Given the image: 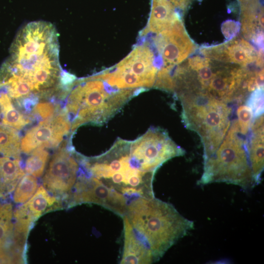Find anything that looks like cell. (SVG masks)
Wrapping results in <instances>:
<instances>
[{"instance_id":"obj_1","label":"cell","mask_w":264,"mask_h":264,"mask_svg":"<svg viewBox=\"0 0 264 264\" xmlns=\"http://www.w3.org/2000/svg\"><path fill=\"white\" fill-rule=\"evenodd\" d=\"M9 59L2 67L31 87L34 95L50 94L60 86L63 70L55 27L44 21L30 22L18 32Z\"/></svg>"},{"instance_id":"obj_2","label":"cell","mask_w":264,"mask_h":264,"mask_svg":"<svg viewBox=\"0 0 264 264\" xmlns=\"http://www.w3.org/2000/svg\"><path fill=\"white\" fill-rule=\"evenodd\" d=\"M125 216L148 244L155 262L194 227L172 204L154 196L130 199Z\"/></svg>"},{"instance_id":"obj_3","label":"cell","mask_w":264,"mask_h":264,"mask_svg":"<svg viewBox=\"0 0 264 264\" xmlns=\"http://www.w3.org/2000/svg\"><path fill=\"white\" fill-rule=\"evenodd\" d=\"M141 88L116 89L96 74L75 80L68 88L65 109L73 133L82 125H101L111 119Z\"/></svg>"},{"instance_id":"obj_4","label":"cell","mask_w":264,"mask_h":264,"mask_svg":"<svg viewBox=\"0 0 264 264\" xmlns=\"http://www.w3.org/2000/svg\"><path fill=\"white\" fill-rule=\"evenodd\" d=\"M182 106L181 117L188 129L196 132L203 147V160L218 149L231 124L232 109L199 88L176 94Z\"/></svg>"},{"instance_id":"obj_5","label":"cell","mask_w":264,"mask_h":264,"mask_svg":"<svg viewBox=\"0 0 264 264\" xmlns=\"http://www.w3.org/2000/svg\"><path fill=\"white\" fill-rule=\"evenodd\" d=\"M247 143V137L241 133L235 119L216 151L203 160V172L198 184L225 182L246 190L257 185L249 160Z\"/></svg>"},{"instance_id":"obj_6","label":"cell","mask_w":264,"mask_h":264,"mask_svg":"<svg viewBox=\"0 0 264 264\" xmlns=\"http://www.w3.org/2000/svg\"><path fill=\"white\" fill-rule=\"evenodd\" d=\"M128 150L132 163L146 173H155L167 161L185 154L165 130L153 127L135 140H128Z\"/></svg>"},{"instance_id":"obj_7","label":"cell","mask_w":264,"mask_h":264,"mask_svg":"<svg viewBox=\"0 0 264 264\" xmlns=\"http://www.w3.org/2000/svg\"><path fill=\"white\" fill-rule=\"evenodd\" d=\"M66 199L68 208L83 203H93L122 218L126 213L129 201L123 194L88 175L83 169Z\"/></svg>"},{"instance_id":"obj_8","label":"cell","mask_w":264,"mask_h":264,"mask_svg":"<svg viewBox=\"0 0 264 264\" xmlns=\"http://www.w3.org/2000/svg\"><path fill=\"white\" fill-rule=\"evenodd\" d=\"M66 141L53 154L43 178L44 188L53 196L67 198L81 172V155L68 148Z\"/></svg>"},{"instance_id":"obj_9","label":"cell","mask_w":264,"mask_h":264,"mask_svg":"<svg viewBox=\"0 0 264 264\" xmlns=\"http://www.w3.org/2000/svg\"><path fill=\"white\" fill-rule=\"evenodd\" d=\"M71 130V124L64 109H60L52 117L40 121L29 129L21 141V151L30 154L35 149L56 148Z\"/></svg>"},{"instance_id":"obj_10","label":"cell","mask_w":264,"mask_h":264,"mask_svg":"<svg viewBox=\"0 0 264 264\" xmlns=\"http://www.w3.org/2000/svg\"><path fill=\"white\" fill-rule=\"evenodd\" d=\"M154 43L163 59V66L170 69L181 63L196 49L180 18L169 27L157 33Z\"/></svg>"},{"instance_id":"obj_11","label":"cell","mask_w":264,"mask_h":264,"mask_svg":"<svg viewBox=\"0 0 264 264\" xmlns=\"http://www.w3.org/2000/svg\"><path fill=\"white\" fill-rule=\"evenodd\" d=\"M115 68L133 76L145 89L154 87L158 70L154 52L146 43L135 46Z\"/></svg>"},{"instance_id":"obj_12","label":"cell","mask_w":264,"mask_h":264,"mask_svg":"<svg viewBox=\"0 0 264 264\" xmlns=\"http://www.w3.org/2000/svg\"><path fill=\"white\" fill-rule=\"evenodd\" d=\"M200 51L206 58L242 66L254 62L258 57L255 48L242 38L232 39L219 45L202 47Z\"/></svg>"},{"instance_id":"obj_13","label":"cell","mask_w":264,"mask_h":264,"mask_svg":"<svg viewBox=\"0 0 264 264\" xmlns=\"http://www.w3.org/2000/svg\"><path fill=\"white\" fill-rule=\"evenodd\" d=\"M123 220L124 242L120 264H149L155 262L146 241L133 228L126 216Z\"/></svg>"},{"instance_id":"obj_14","label":"cell","mask_w":264,"mask_h":264,"mask_svg":"<svg viewBox=\"0 0 264 264\" xmlns=\"http://www.w3.org/2000/svg\"><path fill=\"white\" fill-rule=\"evenodd\" d=\"M247 150L256 185L261 180L264 166V114L254 118L249 131Z\"/></svg>"},{"instance_id":"obj_15","label":"cell","mask_w":264,"mask_h":264,"mask_svg":"<svg viewBox=\"0 0 264 264\" xmlns=\"http://www.w3.org/2000/svg\"><path fill=\"white\" fill-rule=\"evenodd\" d=\"M179 17L169 0H152L151 12L148 25L141 34L158 33L169 27Z\"/></svg>"},{"instance_id":"obj_16","label":"cell","mask_w":264,"mask_h":264,"mask_svg":"<svg viewBox=\"0 0 264 264\" xmlns=\"http://www.w3.org/2000/svg\"><path fill=\"white\" fill-rule=\"evenodd\" d=\"M60 199L40 185L34 195L20 207L35 222L45 213L61 209L62 203Z\"/></svg>"},{"instance_id":"obj_17","label":"cell","mask_w":264,"mask_h":264,"mask_svg":"<svg viewBox=\"0 0 264 264\" xmlns=\"http://www.w3.org/2000/svg\"><path fill=\"white\" fill-rule=\"evenodd\" d=\"M24 175L20 160L0 156V198L14 191Z\"/></svg>"},{"instance_id":"obj_18","label":"cell","mask_w":264,"mask_h":264,"mask_svg":"<svg viewBox=\"0 0 264 264\" xmlns=\"http://www.w3.org/2000/svg\"><path fill=\"white\" fill-rule=\"evenodd\" d=\"M12 205L10 203H0V262L6 258L11 246L14 229Z\"/></svg>"},{"instance_id":"obj_19","label":"cell","mask_w":264,"mask_h":264,"mask_svg":"<svg viewBox=\"0 0 264 264\" xmlns=\"http://www.w3.org/2000/svg\"><path fill=\"white\" fill-rule=\"evenodd\" d=\"M0 109L2 123L16 130H21L31 122L28 116L19 111L13 104L12 99L4 90L0 91Z\"/></svg>"},{"instance_id":"obj_20","label":"cell","mask_w":264,"mask_h":264,"mask_svg":"<svg viewBox=\"0 0 264 264\" xmlns=\"http://www.w3.org/2000/svg\"><path fill=\"white\" fill-rule=\"evenodd\" d=\"M21 140L17 130L0 125V154L21 160Z\"/></svg>"},{"instance_id":"obj_21","label":"cell","mask_w":264,"mask_h":264,"mask_svg":"<svg viewBox=\"0 0 264 264\" xmlns=\"http://www.w3.org/2000/svg\"><path fill=\"white\" fill-rule=\"evenodd\" d=\"M30 154L25 162V171L27 174L39 177L44 174L49 158V153L44 148L40 147Z\"/></svg>"},{"instance_id":"obj_22","label":"cell","mask_w":264,"mask_h":264,"mask_svg":"<svg viewBox=\"0 0 264 264\" xmlns=\"http://www.w3.org/2000/svg\"><path fill=\"white\" fill-rule=\"evenodd\" d=\"M38 188L36 177L29 174L24 175L14 190V201L20 204L26 202L34 195Z\"/></svg>"},{"instance_id":"obj_23","label":"cell","mask_w":264,"mask_h":264,"mask_svg":"<svg viewBox=\"0 0 264 264\" xmlns=\"http://www.w3.org/2000/svg\"><path fill=\"white\" fill-rule=\"evenodd\" d=\"M237 121L241 133L244 136L247 135L254 119L252 110L246 104L239 105L237 110Z\"/></svg>"},{"instance_id":"obj_24","label":"cell","mask_w":264,"mask_h":264,"mask_svg":"<svg viewBox=\"0 0 264 264\" xmlns=\"http://www.w3.org/2000/svg\"><path fill=\"white\" fill-rule=\"evenodd\" d=\"M60 109L59 106H55L51 102H40L34 105L29 118L31 121L34 118L44 120L52 117Z\"/></svg>"},{"instance_id":"obj_25","label":"cell","mask_w":264,"mask_h":264,"mask_svg":"<svg viewBox=\"0 0 264 264\" xmlns=\"http://www.w3.org/2000/svg\"><path fill=\"white\" fill-rule=\"evenodd\" d=\"M246 105L252 110L253 117H258L264 112V88H260L252 91L246 100Z\"/></svg>"}]
</instances>
